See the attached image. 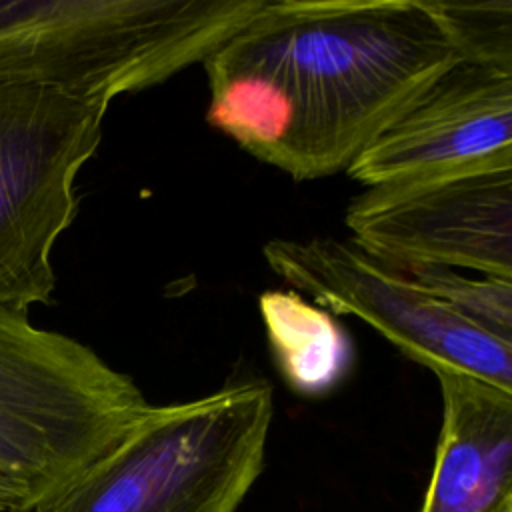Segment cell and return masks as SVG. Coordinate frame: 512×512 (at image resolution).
<instances>
[{
    "mask_svg": "<svg viewBox=\"0 0 512 512\" xmlns=\"http://www.w3.org/2000/svg\"><path fill=\"white\" fill-rule=\"evenodd\" d=\"M460 62L430 0H266L202 62L206 122L294 180L324 178Z\"/></svg>",
    "mask_w": 512,
    "mask_h": 512,
    "instance_id": "cell-1",
    "label": "cell"
},
{
    "mask_svg": "<svg viewBox=\"0 0 512 512\" xmlns=\"http://www.w3.org/2000/svg\"><path fill=\"white\" fill-rule=\"evenodd\" d=\"M264 0H0V88L110 104L202 64Z\"/></svg>",
    "mask_w": 512,
    "mask_h": 512,
    "instance_id": "cell-2",
    "label": "cell"
},
{
    "mask_svg": "<svg viewBox=\"0 0 512 512\" xmlns=\"http://www.w3.org/2000/svg\"><path fill=\"white\" fill-rule=\"evenodd\" d=\"M150 408L96 350L0 306V512L66 490Z\"/></svg>",
    "mask_w": 512,
    "mask_h": 512,
    "instance_id": "cell-3",
    "label": "cell"
},
{
    "mask_svg": "<svg viewBox=\"0 0 512 512\" xmlns=\"http://www.w3.org/2000/svg\"><path fill=\"white\" fill-rule=\"evenodd\" d=\"M274 416L266 380L152 406L100 460L32 512H236Z\"/></svg>",
    "mask_w": 512,
    "mask_h": 512,
    "instance_id": "cell-4",
    "label": "cell"
},
{
    "mask_svg": "<svg viewBox=\"0 0 512 512\" xmlns=\"http://www.w3.org/2000/svg\"><path fill=\"white\" fill-rule=\"evenodd\" d=\"M106 110L52 88H0V306L52 302V252L78 214L76 176Z\"/></svg>",
    "mask_w": 512,
    "mask_h": 512,
    "instance_id": "cell-5",
    "label": "cell"
},
{
    "mask_svg": "<svg viewBox=\"0 0 512 512\" xmlns=\"http://www.w3.org/2000/svg\"><path fill=\"white\" fill-rule=\"evenodd\" d=\"M264 260L334 316H354L432 372H462L512 392V344L472 326L350 238H274Z\"/></svg>",
    "mask_w": 512,
    "mask_h": 512,
    "instance_id": "cell-6",
    "label": "cell"
},
{
    "mask_svg": "<svg viewBox=\"0 0 512 512\" xmlns=\"http://www.w3.org/2000/svg\"><path fill=\"white\" fill-rule=\"evenodd\" d=\"M344 222L392 266H440L512 280V168L370 186Z\"/></svg>",
    "mask_w": 512,
    "mask_h": 512,
    "instance_id": "cell-7",
    "label": "cell"
},
{
    "mask_svg": "<svg viewBox=\"0 0 512 512\" xmlns=\"http://www.w3.org/2000/svg\"><path fill=\"white\" fill-rule=\"evenodd\" d=\"M512 168V74L460 62L348 166L370 188Z\"/></svg>",
    "mask_w": 512,
    "mask_h": 512,
    "instance_id": "cell-8",
    "label": "cell"
},
{
    "mask_svg": "<svg viewBox=\"0 0 512 512\" xmlns=\"http://www.w3.org/2000/svg\"><path fill=\"white\" fill-rule=\"evenodd\" d=\"M442 426L420 512H512V392L434 372Z\"/></svg>",
    "mask_w": 512,
    "mask_h": 512,
    "instance_id": "cell-9",
    "label": "cell"
},
{
    "mask_svg": "<svg viewBox=\"0 0 512 512\" xmlns=\"http://www.w3.org/2000/svg\"><path fill=\"white\" fill-rule=\"evenodd\" d=\"M258 306L278 372L294 392L322 396L350 374L354 344L332 312L296 290H266Z\"/></svg>",
    "mask_w": 512,
    "mask_h": 512,
    "instance_id": "cell-10",
    "label": "cell"
},
{
    "mask_svg": "<svg viewBox=\"0 0 512 512\" xmlns=\"http://www.w3.org/2000/svg\"><path fill=\"white\" fill-rule=\"evenodd\" d=\"M394 268L472 326L512 344V280L482 274L472 278L460 270L440 266Z\"/></svg>",
    "mask_w": 512,
    "mask_h": 512,
    "instance_id": "cell-11",
    "label": "cell"
},
{
    "mask_svg": "<svg viewBox=\"0 0 512 512\" xmlns=\"http://www.w3.org/2000/svg\"><path fill=\"white\" fill-rule=\"evenodd\" d=\"M432 10L450 34L462 62L512 74V2H438Z\"/></svg>",
    "mask_w": 512,
    "mask_h": 512,
    "instance_id": "cell-12",
    "label": "cell"
}]
</instances>
